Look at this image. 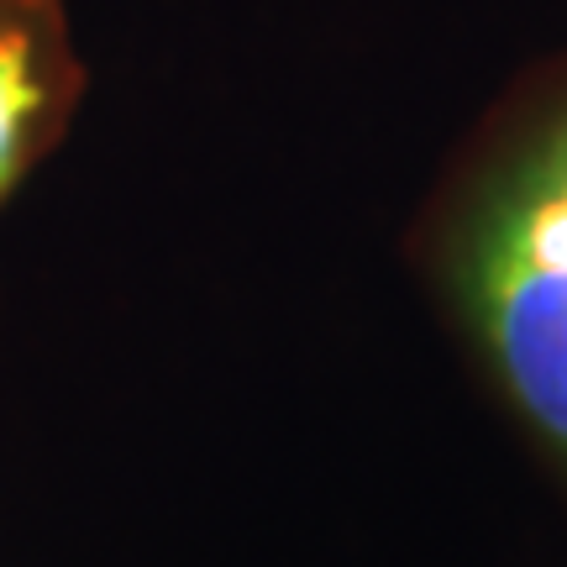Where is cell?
Wrapping results in <instances>:
<instances>
[{"instance_id": "1", "label": "cell", "mask_w": 567, "mask_h": 567, "mask_svg": "<svg viewBox=\"0 0 567 567\" xmlns=\"http://www.w3.org/2000/svg\"><path fill=\"white\" fill-rule=\"evenodd\" d=\"M478 310L515 400L567 452V147L551 142L494 210Z\"/></svg>"}, {"instance_id": "3", "label": "cell", "mask_w": 567, "mask_h": 567, "mask_svg": "<svg viewBox=\"0 0 567 567\" xmlns=\"http://www.w3.org/2000/svg\"><path fill=\"white\" fill-rule=\"evenodd\" d=\"M557 142H563V147H567V132H563V137H557Z\"/></svg>"}, {"instance_id": "2", "label": "cell", "mask_w": 567, "mask_h": 567, "mask_svg": "<svg viewBox=\"0 0 567 567\" xmlns=\"http://www.w3.org/2000/svg\"><path fill=\"white\" fill-rule=\"evenodd\" d=\"M42 111V84L32 63V38L27 32H0V195L11 174L21 168L32 122Z\"/></svg>"}]
</instances>
